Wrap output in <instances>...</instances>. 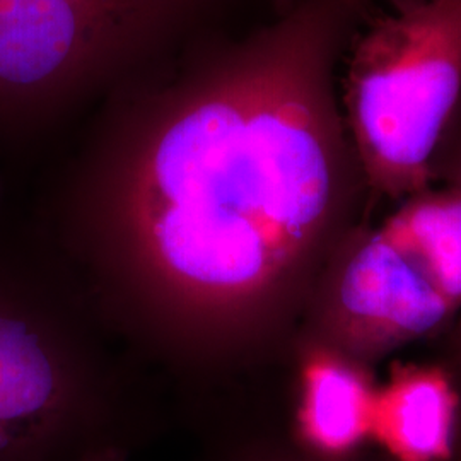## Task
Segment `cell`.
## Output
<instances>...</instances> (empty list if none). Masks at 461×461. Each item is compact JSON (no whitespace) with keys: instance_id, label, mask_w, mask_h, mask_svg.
I'll return each mask as SVG.
<instances>
[{"instance_id":"cell-1","label":"cell","mask_w":461,"mask_h":461,"mask_svg":"<svg viewBox=\"0 0 461 461\" xmlns=\"http://www.w3.org/2000/svg\"><path fill=\"white\" fill-rule=\"evenodd\" d=\"M371 0H296L104 96L86 195L183 289L236 308L276 296L371 202L340 70Z\"/></svg>"},{"instance_id":"cell-2","label":"cell","mask_w":461,"mask_h":461,"mask_svg":"<svg viewBox=\"0 0 461 461\" xmlns=\"http://www.w3.org/2000/svg\"><path fill=\"white\" fill-rule=\"evenodd\" d=\"M369 13L340 70L347 131L371 200L430 188L461 101V0H388Z\"/></svg>"},{"instance_id":"cell-3","label":"cell","mask_w":461,"mask_h":461,"mask_svg":"<svg viewBox=\"0 0 461 461\" xmlns=\"http://www.w3.org/2000/svg\"><path fill=\"white\" fill-rule=\"evenodd\" d=\"M240 0H28L49 51L59 110L120 84L214 34Z\"/></svg>"},{"instance_id":"cell-4","label":"cell","mask_w":461,"mask_h":461,"mask_svg":"<svg viewBox=\"0 0 461 461\" xmlns=\"http://www.w3.org/2000/svg\"><path fill=\"white\" fill-rule=\"evenodd\" d=\"M455 313L402 248L363 224L335 247L318 297L321 346L364 366L443 329Z\"/></svg>"},{"instance_id":"cell-5","label":"cell","mask_w":461,"mask_h":461,"mask_svg":"<svg viewBox=\"0 0 461 461\" xmlns=\"http://www.w3.org/2000/svg\"><path fill=\"white\" fill-rule=\"evenodd\" d=\"M60 363L33 316L0 297V461H38L64 426Z\"/></svg>"},{"instance_id":"cell-6","label":"cell","mask_w":461,"mask_h":461,"mask_svg":"<svg viewBox=\"0 0 461 461\" xmlns=\"http://www.w3.org/2000/svg\"><path fill=\"white\" fill-rule=\"evenodd\" d=\"M460 407L449 371L396 364L376 392L371 439L392 461H453Z\"/></svg>"},{"instance_id":"cell-7","label":"cell","mask_w":461,"mask_h":461,"mask_svg":"<svg viewBox=\"0 0 461 461\" xmlns=\"http://www.w3.org/2000/svg\"><path fill=\"white\" fill-rule=\"evenodd\" d=\"M376 384L367 366L318 346L303 375L297 436L308 456L348 461L371 439Z\"/></svg>"},{"instance_id":"cell-8","label":"cell","mask_w":461,"mask_h":461,"mask_svg":"<svg viewBox=\"0 0 461 461\" xmlns=\"http://www.w3.org/2000/svg\"><path fill=\"white\" fill-rule=\"evenodd\" d=\"M402 248L434 287L458 312L461 308V190L434 188L402 200L379 226Z\"/></svg>"},{"instance_id":"cell-9","label":"cell","mask_w":461,"mask_h":461,"mask_svg":"<svg viewBox=\"0 0 461 461\" xmlns=\"http://www.w3.org/2000/svg\"><path fill=\"white\" fill-rule=\"evenodd\" d=\"M432 182L461 190V101L436 150L432 161ZM455 350L461 376V320L455 333Z\"/></svg>"},{"instance_id":"cell-10","label":"cell","mask_w":461,"mask_h":461,"mask_svg":"<svg viewBox=\"0 0 461 461\" xmlns=\"http://www.w3.org/2000/svg\"><path fill=\"white\" fill-rule=\"evenodd\" d=\"M77 461H122V455L113 447H103L99 451L84 455L83 458Z\"/></svg>"},{"instance_id":"cell-11","label":"cell","mask_w":461,"mask_h":461,"mask_svg":"<svg viewBox=\"0 0 461 461\" xmlns=\"http://www.w3.org/2000/svg\"><path fill=\"white\" fill-rule=\"evenodd\" d=\"M458 383V388H460V395H461V378L460 381H456ZM453 461H461V407H460V420H458V432H456V443H455V456H453Z\"/></svg>"},{"instance_id":"cell-12","label":"cell","mask_w":461,"mask_h":461,"mask_svg":"<svg viewBox=\"0 0 461 461\" xmlns=\"http://www.w3.org/2000/svg\"><path fill=\"white\" fill-rule=\"evenodd\" d=\"M270 2H272V5H274L276 14H277V13H282V11L289 9L296 0H270Z\"/></svg>"},{"instance_id":"cell-13","label":"cell","mask_w":461,"mask_h":461,"mask_svg":"<svg viewBox=\"0 0 461 461\" xmlns=\"http://www.w3.org/2000/svg\"><path fill=\"white\" fill-rule=\"evenodd\" d=\"M357 458H359V456H356V458H352V460H348V461H357ZM268 461H318V460H313V458H310V456H308V458H304V460H294V458H276V460H268ZM386 461H392L390 460V458H388V460Z\"/></svg>"}]
</instances>
